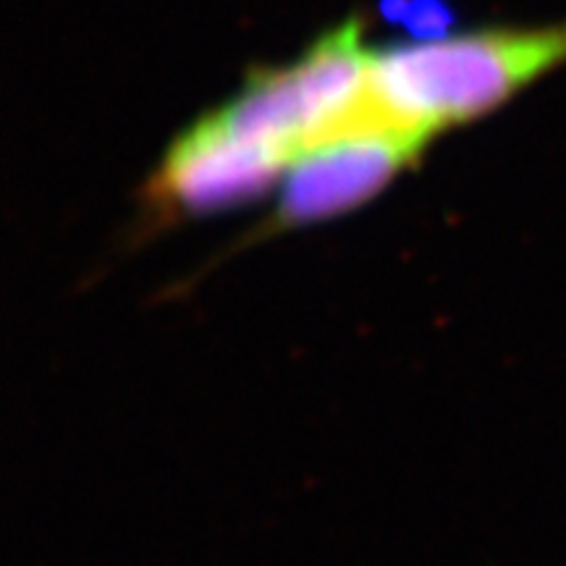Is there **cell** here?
Masks as SVG:
<instances>
[{
  "mask_svg": "<svg viewBox=\"0 0 566 566\" xmlns=\"http://www.w3.org/2000/svg\"><path fill=\"white\" fill-rule=\"evenodd\" d=\"M562 66L566 21L488 27L373 51L370 84L401 132L430 142L449 126L501 108Z\"/></svg>",
  "mask_w": 566,
  "mask_h": 566,
  "instance_id": "cell-1",
  "label": "cell"
},
{
  "mask_svg": "<svg viewBox=\"0 0 566 566\" xmlns=\"http://www.w3.org/2000/svg\"><path fill=\"white\" fill-rule=\"evenodd\" d=\"M365 19H346L289 66L252 69L242 90L216 116L242 137L289 158L363 129L373 51Z\"/></svg>",
  "mask_w": 566,
  "mask_h": 566,
  "instance_id": "cell-2",
  "label": "cell"
},
{
  "mask_svg": "<svg viewBox=\"0 0 566 566\" xmlns=\"http://www.w3.org/2000/svg\"><path fill=\"white\" fill-rule=\"evenodd\" d=\"M289 163L275 147L231 132L212 111L168 147L147 197L166 216L229 210L281 184Z\"/></svg>",
  "mask_w": 566,
  "mask_h": 566,
  "instance_id": "cell-3",
  "label": "cell"
},
{
  "mask_svg": "<svg viewBox=\"0 0 566 566\" xmlns=\"http://www.w3.org/2000/svg\"><path fill=\"white\" fill-rule=\"evenodd\" d=\"M424 142L399 134H359L310 147L289 163L271 229L325 221L357 208L412 166Z\"/></svg>",
  "mask_w": 566,
  "mask_h": 566,
  "instance_id": "cell-4",
  "label": "cell"
},
{
  "mask_svg": "<svg viewBox=\"0 0 566 566\" xmlns=\"http://www.w3.org/2000/svg\"><path fill=\"white\" fill-rule=\"evenodd\" d=\"M380 13L394 24H401L415 40L446 38L454 24V9L449 0H380Z\"/></svg>",
  "mask_w": 566,
  "mask_h": 566,
  "instance_id": "cell-5",
  "label": "cell"
}]
</instances>
